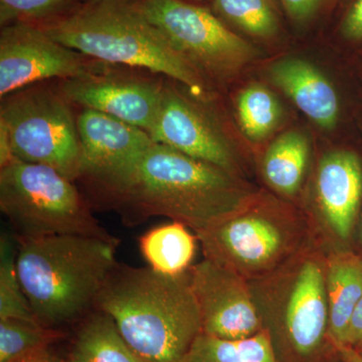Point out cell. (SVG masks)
<instances>
[{
  "label": "cell",
  "mask_w": 362,
  "mask_h": 362,
  "mask_svg": "<svg viewBox=\"0 0 362 362\" xmlns=\"http://www.w3.org/2000/svg\"><path fill=\"white\" fill-rule=\"evenodd\" d=\"M257 192L240 175L154 142L111 199L132 225L162 216L199 233L237 213Z\"/></svg>",
  "instance_id": "1"
},
{
  "label": "cell",
  "mask_w": 362,
  "mask_h": 362,
  "mask_svg": "<svg viewBox=\"0 0 362 362\" xmlns=\"http://www.w3.org/2000/svg\"><path fill=\"white\" fill-rule=\"evenodd\" d=\"M144 362H180L202 333L201 314L188 272L168 276L151 268L117 265L98 297Z\"/></svg>",
  "instance_id": "2"
},
{
  "label": "cell",
  "mask_w": 362,
  "mask_h": 362,
  "mask_svg": "<svg viewBox=\"0 0 362 362\" xmlns=\"http://www.w3.org/2000/svg\"><path fill=\"white\" fill-rule=\"evenodd\" d=\"M52 40L107 65L162 74L204 99V76L173 49L134 0H89L63 16L35 25Z\"/></svg>",
  "instance_id": "3"
},
{
  "label": "cell",
  "mask_w": 362,
  "mask_h": 362,
  "mask_svg": "<svg viewBox=\"0 0 362 362\" xmlns=\"http://www.w3.org/2000/svg\"><path fill=\"white\" fill-rule=\"evenodd\" d=\"M16 240L18 277L40 324L59 329L96 309L118 265V239L66 235Z\"/></svg>",
  "instance_id": "4"
},
{
  "label": "cell",
  "mask_w": 362,
  "mask_h": 362,
  "mask_svg": "<svg viewBox=\"0 0 362 362\" xmlns=\"http://www.w3.org/2000/svg\"><path fill=\"white\" fill-rule=\"evenodd\" d=\"M326 255L316 238L277 270L249 281L279 362H329L337 354L329 338Z\"/></svg>",
  "instance_id": "5"
},
{
  "label": "cell",
  "mask_w": 362,
  "mask_h": 362,
  "mask_svg": "<svg viewBox=\"0 0 362 362\" xmlns=\"http://www.w3.org/2000/svg\"><path fill=\"white\" fill-rule=\"evenodd\" d=\"M195 235L204 258L247 281L277 270L316 239L308 216L293 202L259 192L237 213Z\"/></svg>",
  "instance_id": "6"
},
{
  "label": "cell",
  "mask_w": 362,
  "mask_h": 362,
  "mask_svg": "<svg viewBox=\"0 0 362 362\" xmlns=\"http://www.w3.org/2000/svg\"><path fill=\"white\" fill-rule=\"evenodd\" d=\"M71 104L59 87L40 83L2 98L0 168L18 159L80 180L82 147Z\"/></svg>",
  "instance_id": "7"
},
{
  "label": "cell",
  "mask_w": 362,
  "mask_h": 362,
  "mask_svg": "<svg viewBox=\"0 0 362 362\" xmlns=\"http://www.w3.org/2000/svg\"><path fill=\"white\" fill-rule=\"evenodd\" d=\"M0 209L16 240L66 235L116 239L94 218L74 181L49 166L18 159L1 166Z\"/></svg>",
  "instance_id": "8"
},
{
  "label": "cell",
  "mask_w": 362,
  "mask_h": 362,
  "mask_svg": "<svg viewBox=\"0 0 362 362\" xmlns=\"http://www.w3.org/2000/svg\"><path fill=\"white\" fill-rule=\"evenodd\" d=\"M136 6L199 71L228 78L256 59L258 52L204 7L183 0H134Z\"/></svg>",
  "instance_id": "9"
},
{
  "label": "cell",
  "mask_w": 362,
  "mask_h": 362,
  "mask_svg": "<svg viewBox=\"0 0 362 362\" xmlns=\"http://www.w3.org/2000/svg\"><path fill=\"white\" fill-rule=\"evenodd\" d=\"M109 66L52 40L40 26L14 23L0 33V97L49 78L106 73Z\"/></svg>",
  "instance_id": "10"
},
{
  "label": "cell",
  "mask_w": 362,
  "mask_h": 362,
  "mask_svg": "<svg viewBox=\"0 0 362 362\" xmlns=\"http://www.w3.org/2000/svg\"><path fill=\"white\" fill-rule=\"evenodd\" d=\"M77 126L82 147L80 178L111 199L154 141L146 131L90 109L78 114Z\"/></svg>",
  "instance_id": "11"
},
{
  "label": "cell",
  "mask_w": 362,
  "mask_h": 362,
  "mask_svg": "<svg viewBox=\"0 0 362 362\" xmlns=\"http://www.w3.org/2000/svg\"><path fill=\"white\" fill-rule=\"evenodd\" d=\"M362 201V162L349 150L320 159L314 177V209L307 214L326 251L349 250Z\"/></svg>",
  "instance_id": "12"
},
{
  "label": "cell",
  "mask_w": 362,
  "mask_h": 362,
  "mask_svg": "<svg viewBox=\"0 0 362 362\" xmlns=\"http://www.w3.org/2000/svg\"><path fill=\"white\" fill-rule=\"evenodd\" d=\"M188 276L201 314L202 333L237 340L263 330L247 279L206 258L192 265Z\"/></svg>",
  "instance_id": "13"
},
{
  "label": "cell",
  "mask_w": 362,
  "mask_h": 362,
  "mask_svg": "<svg viewBox=\"0 0 362 362\" xmlns=\"http://www.w3.org/2000/svg\"><path fill=\"white\" fill-rule=\"evenodd\" d=\"M59 87L71 104L101 112L150 133L165 84L109 71L63 80Z\"/></svg>",
  "instance_id": "14"
},
{
  "label": "cell",
  "mask_w": 362,
  "mask_h": 362,
  "mask_svg": "<svg viewBox=\"0 0 362 362\" xmlns=\"http://www.w3.org/2000/svg\"><path fill=\"white\" fill-rule=\"evenodd\" d=\"M150 137L181 153L240 175V162L225 135L189 99L165 84Z\"/></svg>",
  "instance_id": "15"
},
{
  "label": "cell",
  "mask_w": 362,
  "mask_h": 362,
  "mask_svg": "<svg viewBox=\"0 0 362 362\" xmlns=\"http://www.w3.org/2000/svg\"><path fill=\"white\" fill-rule=\"evenodd\" d=\"M269 74L273 84L317 126L325 130L337 126L339 117L337 90L313 64L298 58L283 59L271 66Z\"/></svg>",
  "instance_id": "16"
},
{
  "label": "cell",
  "mask_w": 362,
  "mask_h": 362,
  "mask_svg": "<svg viewBox=\"0 0 362 362\" xmlns=\"http://www.w3.org/2000/svg\"><path fill=\"white\" fill-rule=\"evenodd\" d=\"M325 287L329 308V338L341 343L362 296V256L351 249L328 252Z\"/></svg>",
  "instance_id": "17"
},
{
  "label": "cell",
  "mask_w": 362,
  "mask_h": 362,
  "mask_svg": "<svg viewBox=\"0 0 362 362\" xmlns=\"http://www.w3.org/2000/svg\"><path fill=\"white\" fill-rule=\"evenodd\" d=\"M309 157L306 136L298 131L284 133L272 142L262 158L264 180L276 194L292 202L303 187Z\"/></svg>",
  "instance_id": "18"
},
{
  "label": "cell",
  "mask_w": 362,
  "mask_h": 362,
  "mask_svg": "<svg viewBox=\"0 0 362 362\" xmlns=\"http://www.w3.org/2000/svg\"><path fill=\"white\" fill-rule=\"evenodd\" d=\"M69 362H144L126 342L110 316L95 309L83 319Z\"/></svg>",
  "instance_id": "19"
},
{
  "label": "cell",
  "mask_w": 362,
  "mask_h": 362,
  "mask_svg": "<svg viewBox=\"0 0 362 362\" xmlns=\"http://www.w3.org/2000/svg\"><path fill=\"white\" fill-rule=\"evenodd\" d=\"M197 235L178 221L152 228L139 239L140 252L149 268L168 276L187 274L197 252Z\"/></svg>",
  "instance_id": "20"
},
{
  "label": "cell",
  "mask_w": 362,
  "mask_h": 362,
  "mask_svg": "<svg viewBox=\"0 0 362 362\" xmlns=\"http://www.w3.org/2000/svg\"><path fill=\"white\" fill-rule=\"evenodd\" d=\"M180 362H279L266 331L228 340L201 333Z\"/></svg>",
  "instance_id": "21"
},
{
  "label": "cell",
  "mask_w": 362,
  "mask_h": 362,
  "mask_svg": "<svg viewBox=\"0 0 362 362\" xmlns=\"http://www.w3.org/2000/svg\"><path fill=\"white\" fill-rule=\"evenodd\" d=\"M63 337L59 329L39 322L4 319L0 320V362H21L40 356Z\"/></svg>",
  "instance_id": "22"
},
{
  "label": "cell",
  "mask_w": 362,
  "mask_h": 362,
  "mask_svg": "<svg viewBox=\"0 0 362 362\" xmlns=\"http://www.w3.org/2000/svg\"><path fill=\"white\" fill-rule=\"evenodd\" d=\"M240 129L252 142H262L275 131L282 110L277 98L264 86L252 84L243 89L235 100Z\"/></svg>",
  "instance_id": "23"
},
{
  "label": "cell",
  "mask_w": 362,
  "mask_h": 362,
  "mask_svg": "<svg viewBox=\"0 0 362 362\" xmlns=\"http://www.w3.org/2000/svg\"><path fill=\"white\" fill-rule=\"evenodd\" d=\"M16 244V239L14 242L13 237L2 233L0 238V320L18 319L39 322L18 277Z\"/></svg>",
  "instance_id": "24"
},
{
  "label": "cell",
  "mask_w": 362,
  "mask_h": 362,
  "mask_svg": "<svg viewBox=\"0 0 362 362\" xmlns=\"http://www.w3.org/2000/svg\"><path fill=\"white\" fill-rule=\"evenodd\" d=\"M214 9L220 18L252 37L268 39L278 33L272 0H214Z\"/></svg>",
  "instance_id": "25"
},
{
  "label": "cell",
  "mask_w": 362,
  "mask_h": 362,
  "mask_svg": "<svg viewBox=\"0 0 362 362\" xmlns=\"http://www.w3.org/2000/svg\"><path fill=\"white\" fill-rule=\"evenodd\" d=\"M78 4L80 0H0V23L40 25L69 13Z\"/></svg>",
  "instance_id": "26"
},
{
  "label": "cell",
  "mask_w": 362,
  "mask_h": 362,
  "mask_svg": "<svg viewBox=\"0 0 362 362\" xmlns=\"http://www.w3.org/2000/svg\"><path fill=\"white\" fill-rule=\"evenodd\" d=\"M286 13L292 20L300 21H308L318 11L324 0H280Z\"/></svg>",
  "instance_id": "27"
},
{
  "label": "cell",
  "mask_w": 362,
  "mask_h": 362,
  "mask_svg": "<svg viewBox=\"0 0 362 362\" xmlns=\"http://www.w3.org/2000/svg\"><path fill=\"white\" fill-rule=\"evenodd\" d=\"M341 30L346 39L362 40V0H354L343 20Z\"/></svg>",
  "instance_id": "28"
},
{
  "label": "cell",
  "mask_w": 362,
  "mask_h": 362,
  "mask_svg": "<svg viewBox=\"0 0 362 362\" xmlns=\"http://www.w3.org/2000/svg\"><path fill=\"white\" fill-rule=\"evenodd\" d=\"M341 344L354 349L362 346V296L350 319Z\"/></svg>",
  "instance_id": "29"
},
{
  "label": "cell",
  "mask_w": 362,
  "mask_h": 362,
  "mask_svg": "<svg viewBox=\"0 0 362 362\" xmlns=\"http://www.w3.org/2000/svg\"><path fill=\"white\" fill-rule=\"evenodd\" d=\"M333 347L341 362H362V354L354 347L347 346L341 343H335Z\"/></svg>",
  "instance_id": "30"
},
{
  "label": "cell",
  "mask_w": 362,
  "mask_h": 362,
  "mask_svg": "<svg viewBox=\"0 0 362 362\" xmlns=\"http://www.w3.org/2000/svg\"><path fill=\"white\" fill-rule=\"evenodd\" d=\"M21 362H69V361L68 359L66 361V359L61 358V357L54 356V354H51V351H49Z\"/></svg>",
  "instance_id": "31"
},
{
  "label": "cell",
  "mask_w": 362,
  "mask_h": 362,
  "mask_svg": "<svg viewBox=\"0 0 362 362\" xmlns=\"http://www.w3.org/2000/svg\"><path fill=\"white\" fill-rule=\"evenodd\" d=\"M356 350H358L359 352L362 354V346L358 347V349H356Z\"/></svg>",
  "instance_id": "32"
},
{
  "label": "cell",
  "mask_w": 362,
  "mask_h": 362,
  "mask_svg": "<svg viewBox=\"0 0 362 362\" xmlns=\"http://www.w3.org/2000/svg\"><path fill=\"white\" fill-rule=\"evenodd\" d=\"M83 1H89V0H83Z\"/></svg>",
  "instance_id": "33"
},
{
  "label": "cell",
  "mask_w": 362,
  "mask_h": 362,
  "mask_svg": "<svg viewBox=\"0 0 362 362\" xmlns=\"http://www.w3.org/2000/svg\"><path fill=\"white\" fill-rule=\"evenodd\" d=\"M339 361H340V359H339ZM340 362H341V361H340Z\"/></svg>",
  "instance_id": "34"
},
{
  "label": "cell",
  "mask_w": 362,
  "mask_h": 362,
  "mask_svg": "<svg viewBox=\"0 0 362 362\" xmlns=\"http://www.w3.org/2000/svg\"><path fill=\"white\" fill-rule=\"evenodd\" d=\"M361 235H362V230H361Z\"/></svg>",
  "instance_id": "35"
}]
</instances>
